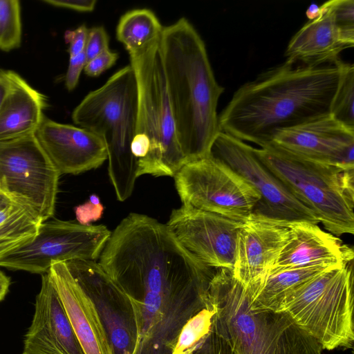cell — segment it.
Masks as SVG:
<instances>
[{
  "label": "cell",
  "instance_id": "836d02e7",
  "mask_svg": "<svg viewBox=\"0 0 354 354\" xmlns=\"http://www.w3.org/2000/svg\"><path fill=\"white\" fill-rule=\"evenodd\" d=\"M43 1L53 6L82 12H92L97 3L96 0H44Z\"/></svg>",
  "mask_w": 354,
  "mask_h": 354
},
{
  "label": "cell",
  "instance_id": "7a4b0ae2",
  "mask_svg": "<svg viewBox=\"0 0 354 354\" xmlns=\"http://www.w3.org/2000/svg\"><path fill=\"white\" fill-rule=\"evenodd\" d=\"M178 140L186 162L208 157L221 132L217 106L225 88L206 46L185 17L163 27L159 41Z\"/></svg>",
  "mask_w": 354,
  "mask_h": 354
},
{
  "label": "cell",
  "instance_id": "4fadbf2b",
  "mask_svg": "<svg viewBox=\"0 0 354 354\" xmlns=\"http://www.w3.org/2000/svg\"><path fill=\"white\" fill-rule=\"evenodd\" d=\"M75 280L95 304L115 354H132L136 335L129 301L95 261L66 262Z\"/></svg>",
  "mask_w": 354,
  "mask_h": 354
},
{
  "label": "cell",
  "instance_id": "ba28073f",
  "mask_svg": "<svg viewBox=\"0 0 354 354\" xmlns=\"http://www.w3.org/2000/svg\"><path fill=\"white\" fill-rule=\"evenodd\" d=\"M174 177L183 204L239 222L245 221L260 201L243 177L212 156L187 162Z\"/></svg>",
  "mask_w": 354,
  "mask_h": 354
},
{
  "label": "cell",
  "instance_id": "83f0119b",
  "mask_svg": "<svg viewBox=\"0 0 354 354\" xmlns=\"http://www.w3.org/2000/svg\"><path fill=\"white\" fill-rule=\"evenodd\" d=\"M186 354H235L229 343L212 327Z\"/></svg>",
  "mask_w": 354,
  "mask_h": 354
},
{
  "label": "cell",
  "instance_id": "4dcf8cb0",
  "mask_svg": "<svg viewBox=\"0 0 354 354\" xmlns=\"http://www.w3.org/2000/svg\"><path fill=\"white\" fill-rule=\"evenodd\" d=\"M118 58V54L109 48L88 61L84 71L89 77L99 76L102 73L111 68Z\"/></svg>",
  "mask_w": 354,
  "mask_h": 354
},
{
  "label": "cell",
  "instance_id": "ac0fdd59",
  "mask_svg": "<svg viewBox=\"0 0 354 354\" xmlns=\"http://www.w3.org/2000/svg\"><path fill=\"white\" fill-rule=\"evenodd\" d=\"M84 354H115L97 308L65 262L47 272Z\"/></svg>",
  "mask_w": 354,
  "mask_h": 354
},
{
  "label": "cell",
  "instance_id": "9c48e42d",
  "mask_svg": "<svg viewBox=\"0 0 354 354\" xmlns=\"http://www.w3.org/2000/svg\"><path fill=\"white\" fill-rule=\"evenodd\" d=\"M111 234L103 225L47 220L32 239L2 257L0 266L42 274L55 263L95 261Z\"/></svg>",
  "mask_w": 354,
  "mask_h": 354
},
{
  "label": "cell",
  "instance_id": "7c38bea8",
  "mask_svg": "<svg viewBox=\"0 0 354 354\" xmlns=\"http://www.w3.org/2000/svg\"><path fill=\"white\" fill-rule=\"evenodd\" d=\"M239 222L183 204L166 223L181 245L205 264L232 271Z\"/></svg>",
  "mask_w": 354,
  "mask_h": 354
},
{
  "label": "cell",
  "instance_id": "f546056e",
  "mask_svg": "<svg viewBox=\"0 0 354 354\" xmlns=\"http://www.w3.org/2000/svg\"><path fill=\"white\" fill-rule=\"evenodd\" d=\"M104 207L99 197L91 194L89 200L75 207L77 221L82 225H88L90 223L99 220L103 214Z\"/></svg>",
  "mask_w": 354,
  "mask_h": 354
},
{
  "label": "cell",
  "instance_id": "1f68e13d",
  "mask_svg": "<svg viewBox=\"0 0 354 354\" xmlns=\"http://www.w3.org/2000/svg\"><path fill=\"white\" fill-rule=\"evenodd\" d=\"M88 28L82 24L73 30H67L64 34L66 42L68 44V52L70 57L75 56L84 51Z\"/></svg>",
  "mask_w": 354,
  "mask_h": 354
},
{
  "label": "cell",
  "instance_id": "8d00e7d4",
  "mask_svg": "<svg viewBox=\"0 0 354 354\" xmlns=\"http://www.w3.org/2000/svg\"><path fill=\"white\" fill-rule=\"evenodd\" d=\"M320 12V6L312 3L306 10V14L309 20L313 19L318 16Z\"/></svg>",
  "mask_w": 354,
  "mask_h": 354
},
{
  "label": "cell",
  "instance_id": "7402d4cb",
  "mask_svg": "<svg viewBox=\"0 0 354 354\" xmlns=\"http://www.w3.org/2000/svg\"><path fill=\"white\" fill-rule=\"evenodd\" d=\"M333 266H336L298 267L269 273L263 280L245 286L250 304L255 308L279 312L282 302L291 292Z\"/></svg>",
  "mask_w": 354,
  "mask_h": 354
},
{
  "label": "cell",
  "instance_id": "4316f807",
  "mask_svg": "<svg viewBox=\"0 0 354 354\" xmlns=\"http://www.w3.org/2000/svg\"><path fill=\"white\" fill-rule=\"evenodd\" d=\"M215 312L212 306L201 310L191 317L181 329L173 353H180L187 351L208 334L212 328Z\"/></svg>",
  "mask_w": 354,
  "mask_h": 354
},
{
  "label": "cell",
  "instance_id": "ffe728a7",
  "mask_svg": "<svg viewBox=\"0 0 354 354\" xmlns=\"http://www.w3.org/2000/svg\"><path fill=\"white\" fill-rule=\"evenodd\" d=\"M354 39L337 24L330 1L320 6L317 17L309 20L291 38L286 49V60L306 67L333 65L339 55L353 48Z\"/></svg>",
  "mask_w": 354,
  "mask_h": 354
},
{
  "label": "cell",
  "instance_id": "6da1fadb",
  "mask_svg": "<svg viewBox=\"0 0 354 354\" xmlns=\"http://www.w3.org/2000/svg\"><path fill=\"white\" fill-rule=\"evenodd\" d=\"M340 61L310 68L286 59L268 69L234 92L218 115L220 131L263 147L278 131L330 113Z\"/></svg>",
  "mask_w": 354,
  "mask_h": 354
},
{
  "label": "cell",
  "instance_id": "5b68a950",
  "mask_svg": "<svg viewBox=\"0 0 354 354\" xmlns=\"http://www.w3.org/2000/svg\"><path fill=\"white\" fill-rule=\"evenodd\" d=\"M262 163L325 230L339 236L354 233V169L311 160L272 145L254 148Z\"/></svg>",
  "mask_w": 354,
  "mask_h": 354
},
{
  "label": "cell",
  "instance_id": "cb8c5ba5",
  "mask_svg": "<svg viewBox=\"0 0 354 354\" xmlns=\"http://www.w3.org/2000/svg\"><path fill=\"white\" fill-rule=\"evenodd\" d=\"M42 223L31 207L0 191V234H36Z\"/></svg>",
  "mask_w": 354,
  "mask_h": 354
},
{
  "label": "cell",
  "instance_id": "603a6c76",
  "mask_svg": "<svg viewBox=\"0 0 354 354\" xmlns=\"http://www.w3.org/2000/svg\"><path fill=\"white\" fill-rule=\"evenodd\" d=\"M163 26L153 11L138 8L127 12L120 17L116 37L130 54L160 38Z\"/></svg>",
  "mask_w": 354,
  "mask_h": 354
},
{
  "label": "cell",
  "instance_id": "d6a6232c",
  "mask_svg": "<svg viewBox=\"0 0 354 354\" xmlns=\"http://www.w3.org/2000/svg\"><path fill=\"white\" fill-rule=\"evenodd\" d=\"M86 63V58L84 51L75 56L70 57L65 75V85L68 91H73L77 86Z\"/></svg>",
  "mask_w": 354,
  "mask_h": 354
},
{
  "label": "cell",
  "instance_id": "277c9868",
  "mask_svg": "<svg viewBox=\"0 0 354 354\" xmlns=\"http://www.w3.org/2000/svg\"><path fill=\"white\" fill-rule=\"evenodd\" d=\"M137 118L138 86L131 65L88 93L72 113L75 124L103 138L109 177L121 202L131 195L138 178V160L131 151Z\"/></svg>",
  "mask_w": 354,
  "mask_h": 354
},
{
  "label": "cell",
  "instance_id": "9a60e30c",
  "mask_svg": "<svg viewBox=\"0 0 354 354\" xmlns=\"http://www.w3.org/2000/svg\"><path fill=\"white\" fill-rule=\"evenodd\" d=\"M288 236V222L252 214L242 223L238 232L233 277L245 286L263 280Z\"/></svg>",
  "mask_w": 354,
  "mask_h": 354
},
{
  "label": "cell",
  "instance_id": "8fae6325",
  "mask_svg": "<svg viewBox=\"0 0 354 354\" xmlns=\"http://www.w3.org/2000/svg\"><path fill=\"white\" fill-rule=\"evenodd\" d=\"M209 156L229 166L259 194L260 201L252 214L282 222L319 223L315 214L262 163L254 147L247 142L221 131Z\"/></svg>",
  "mask_w": 354,
  "mask_h": 354
},
{
  "label": "cell",
  "instance_id": "5bb4252c",
  "mask_svg": "<svg viewBox=\"0 0 354 354\" xmlns=\"http://www.w3.org/2000/svg\"><path fill=\"white\" fill-rule=\"evenodd\" d=\"M268 145L316 162L354 169V130L330 113L278 131Z\"/></svg>",
  "mask_w": 354,
  "mask_h": 354
},
{
  "label": "cell",
  "instance_id": "e575fe53",
  "mask_svg": "<svg viewBox=\"0 0 354 354\" xmlns=\"http://www.w3.org/2000/svg\"><path fill=\"white\" fill-rule=\"evenodd\" d=\"M35 235L36 234H30L12 236L0 234V259L10 251L30 241Z\"/></svg>",
  "mask_w": 354,
  "mask_h": 354
},
{
  "label": "cell",
  "instance_id": "74e56055",
  "mask_svg": "<svg viewBox=\"0 0 354 354\" xmlns=\"http://www.w3.org/2000/svg\"><path fill=\"white\" fill-rule=\"evenodd\" d=\"M6 88V80L4 76L3 71L0 70V105L5 96Z\"/></svg>",
  "mask_w": 354,
  "mask_h": 354
},
{
  "label": "cell",
  "instance_id": "52a82bcc",
  "mask_svg": "<svg viewBox=\"0 0 354 354\" xmlns=\"http://www.w3.org/2000/svg\"><path fill=\"white\" fill-rule=\"evenodd\" d=\"M353 261L331 267L291 292L286 313L322 349L351 348L354 340Z\"/></svg>",
  "mask_w": 354,
  "mask_h": 354
},
{
  "label": "cell",
  "instance_id": "30bf717a",
  "mask_svg": "<svg viewBox=\"0 0 354 354\" xmlns=\"http://www.w3.org/2000/svg\"><path fill=\"white\" fill-rule=\"evenodd\" d=\"M60 174L35 134L0 142V191L44 221L54 214Z\"/></svg>",
  "mask_w": 354,
  "mask_h": 354
},
{
  "label": "cell",
  "instance_id": "2e32d148",
  "mask_svg": "<svg viewBox=\"0 0 354 354\" xmlns=\"http://www.w3.org/2000/svg\"><path fill=\"white\" fill-rule=\"evenodd\" d=\"M35 136L60 174H78L95 169L107 159L103 138L82 127L44 116Z\"/></svg>",
  "mask_w": 354,
  "mask_h": 354
},
{
  "label": "cell",
  "instance_id": "e0dca14e",
  "mask_svg": "<svg viewBox=\"0 0 354 354\" xmlns=\"http://www.w3.org/2000/svg\"><path fill=\"white\" fill-rule=\"evenodd\" d=\"M22 354H84L48 272L41 274Z\"/></svg>",
  "mask_w": 354,
  "mask_h": 354
},
{
  "label": "cell",
  "instance_id": "44dd1931",
  "mask_svg": "<svg viewBox=\"0 0 354 354\" xmlns=\"http://www.w3.org/2000/svg\"><path fill=\"white\" fill-rule=\"evenodd\" d=\"M6 92L0 105V142L35 134L44 115L45 96L19 75L3 71Z\"/></svg>",
  "mask_w": 354,
  "mask_h": 354
},
{
  "label": "cell",
  "instance_id": "3957f363",
  "mask_svg": "<svg viewBox=\"0 0 354 354\" xmlns=\"http://www.w3.org/2000/svg\"><path fill=\"white\" fill-rule=\"evenodd\" d=\"M209 295L212 327L235 354H322L320 344L286 313L253 307L232 271L216 270Z\"/></svg>",
  "mask_w": 354,
  "mask_h": 354
},
{
  "label": "cell",
  "instance_id": "d6986e66",
  "mask_svg": "<svg viewBox=\"0 0 354 354\" xmlns=\"http://www.w3.org/2000/svg\"><path fill=\"white\" fill-rule=\"evenodd\" d=\"M353 257L351 248L317 224L290 222L287 241L269 273L298 267L344 265L352 262Z\"/></svg>",
  "mask_w": 354,
  "mask_h": 354
},
{
  "label": "cell",
  "instance_id": "484cf974",
  "mask_svg": "<svg viewBox=\"0 0 354 354\" xmlns=\"http://www.w3.org/2000/svg\"><path fill=\"white\" fill-rule=\"evenodd\" d=\"M21 41V8L17 0H0V49L9 51Z\"/></svg>",
  "mask_w": 354,
  "mask_h": 354
},
{
  "label": "cell",
  "instance_id": "d590c367",
  "mask_svg": "<svg viewBox=\"0 0 354 354\" xmlns=\"http://www.w3.org/2000/svg\"><path fill=\"white\" fill-rule=\"evenodd\" d=\"M10 284V278L0 270V301L7 294Z\"/></svg>",
  "mask_w": 354,
  "mask_h": 354
},
{
  "label": "cell",
  "instance_id": "d4e9b609",
  "mask_svg": "<svg viewBox=\"0 0 354 354\" xmlns=\"http://www.w3.org/2000/svg\"><path fill=\"white\" fill-rule=\"evenodd\" d=\"M340 77L330 108V114L354 130V66L340 61Z\"/></svg>",
  "mask_w": 354,
  "mask_h": 354
},
{
  "label": "cell",
  "instance_id": "f1b7e54d",
  "mask_svg": "<svg viewBox=\"0 0 354 354\" xmlns=\"http://www.w3.org/2000/svg\"><path fill=\"white\" fill-rule=\"evenodd\" d=\"M109 36L103 26L88 28L84 53L86 62L109 49Z\"/></svg>",
  "mask_w": 354,
  "mask_h": 354
},
{
  "label": "cell",
  "instance_id": "8992f818",
  "mask_svg": "<svg viewBox=\"0 0 354 354\" xmlns=\"http://www.w3.org/2000/svg\"><path fill=\"white\" fill-rule=\"evenodd\" d=\"M159 41L129 54L138 86L136 135L149 142L147 155L138 160V177H174L187 163L178 140Z\"/></svg>",
  "mask_w": 354,
  "mask_h": 354
}]
</instances>
